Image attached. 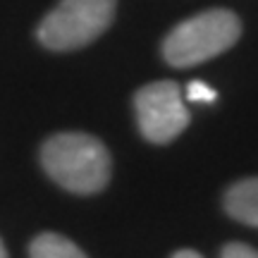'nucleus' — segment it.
Returning <instances> with one entry per match:
<instances>
[{
	"label": "nucleus",
	"mask_w": 258,
	"mask_h": 258,
	"mask_svg": "<svg viewBox=\"0 0 258 258\" xmlns=\"http://www.w3.org/2000/svg\"><path fill=\"white\" fill-rule=\"evenodd\" d=\"M222 258H258V251L237 241V244H227L222 249Z\"/></svg>",
	"instance_id": "6e6552de"
},
{
	"label": "nucleus",
	"mask_w": 258,
	"mask_h": 258,
	"mask_svg": "<svg viewBox=\"0 0 258 258\" xmlns=\"http://www.w3.org/2000/svg\"><path fill=\"white\" fill-rule=\"evenodd\" d=\"M29 256L31 258H86L74 241L67 237L57 234V232H43L29 246Z\"/></svg>",
	"instance_id": "423d86ee"
},
{
	"label": "nucleus",
	"mask_w": 258,
	"mask_h": 258,
	"mask_svg": "<svg viewBox=\"0 0 258 258\" xmlns=\"http://www.w3.org/2000/svg\"><path fill=\"white\" fill-rule=\"evenodd\" d=\"M46 175L72 194H98L110 182V153L101 139L84 132H62L41 146Z\"/></svg>",
	"instance_id": "f257e3e1"
},
{
	"label": "nucleus",
	"mask_w": 258,
	"mask_h": 258,
	"mask_svg": "<svg viewBox=\"0 0 258 258\" xmlns=\"http://www.w3.org/2000/svg\"><path fill=\"white\" fill-rule=\"evenodd\" d=\"M117 0H60L41 19L36 38L48 50H77L112 24Z\"/></svg>",
	"instance_id": "7ed1b4c3"
},
{
	"label": "nucleus",
	"mask_w": 258,
	"mask_h": 258,
	"mask_svg": "<svg viewBox=\"0 0 258 258\" xmlns=\"http://www.w3.org/2000/svg\"><path fill=\"white\" fill-rule=\"evenodd\" d=\"M186 98L194 103H215L218 101V93L206 82H191L186 86Z\"/></svg>",
	"instance_id": "0eeeda50"
},
{
	"label": "nucleus",
	"mask_w": 258,
	"mask_h": 258,
	"mask_svg": "<svg viewBox=\"0 0 258 258\" xmlns=\"http://www.w3.org/2000/svg\"><path fill=\"white\" fill-rule=\"evenodd\" d=\"M0 258H8V251H5V244L0 239Z\"/></svg>",
	"instance_id": "9d476101"
},
{
	"label": "nucleus",
	"mask_w": 258,
	"mask_h": 258,
	"mask_svg": "<svg viewBox=\"0 0 258 258\" xmlns=\"http://www.w3.org/2000/svg\"><path fill=\"white\" fill-rule=\"evenodd\" d=\"M137 122L151 144H170L189 127V110L175 82H153L134 96Z\"/></svg>",
	"instance_id": "20e7f679"
},
{
	"label": "nucleus",
	"mask_w": 258,
	"mask_h": 258,
	"mask_svg": "<svg viewBox=\"0 0 258 258\" xmlns=\"http://www.w3.org/2000/svg\"><path fill=\"white\" fill-rule=\"evenodd\" d=\"M172 258H203V256L196 253V251H191V249H182V251H177Z\"/></svg>",
	"instance_id": "1a4fd4ad"
},
{
	"label": "nucleus",
	"mask_w": 258,
	"mask_h": 258,
	"mask_svg": "<svg viewBox=\"0 0 258 258\" xmlns=\"http://www.w3.org/2000/svg\"><path fill=\"white\" fill-rule=\"evenodd\" d=\"M225 211L234 220L258 227V177L241 179L225 194Z\"/></svg>",
	"instance_id": "39448f33"
},
{
	"label": "nucleus",
	"mask_w": 258,
	"mask_h": 258,
	"mask_svg": "<svg viewBox=\"0 0 258 258\" xmlns=\"http://www.w3.org/2000/svg\"><path fill=\"white\" fill-rule=\"evenodd\" d=\"M241 36V22L230 10H206L177 24L163 41V57L172 67H196L230 50Z\"/></svg>",
	"instance_id": "f03ea898"
}]
</instances>
